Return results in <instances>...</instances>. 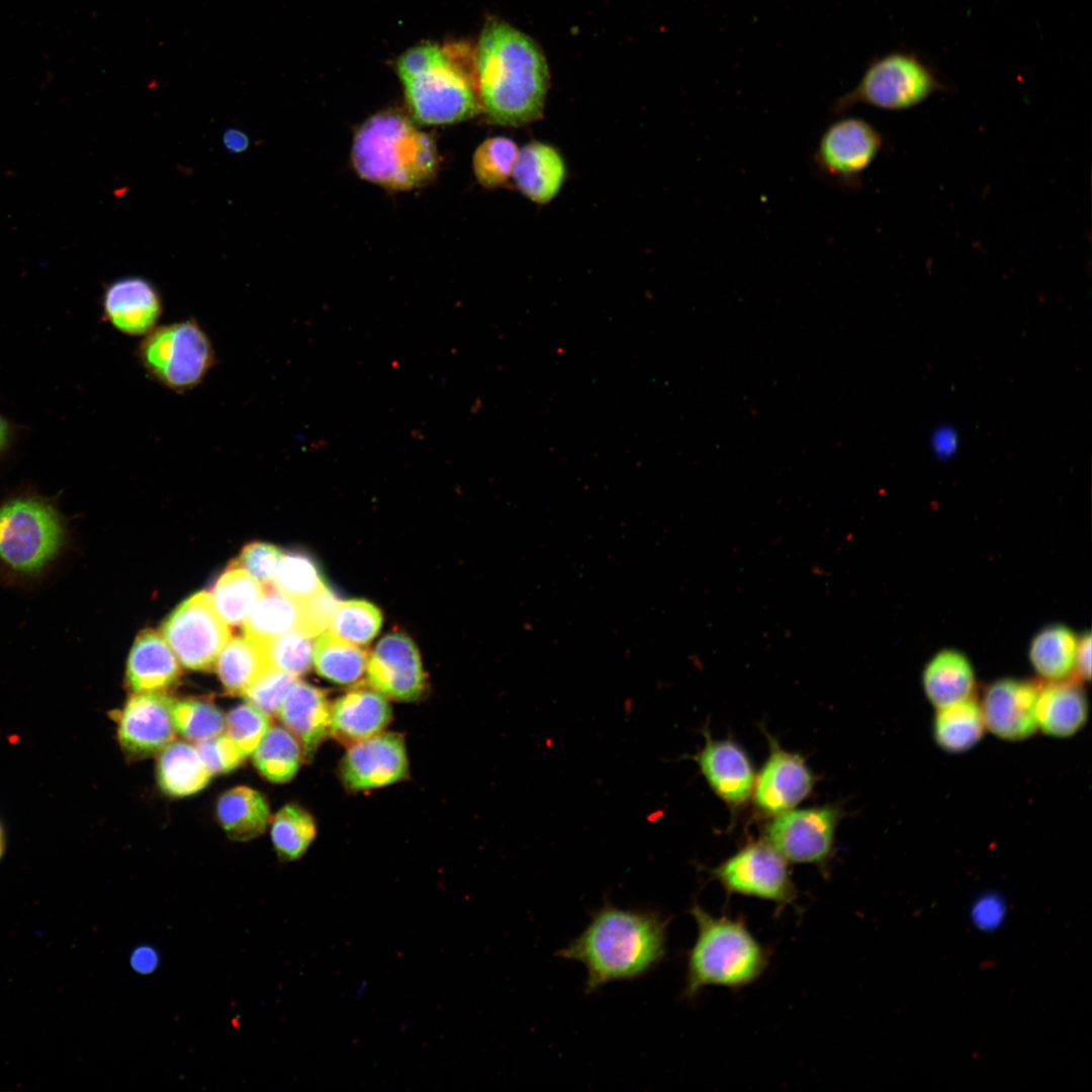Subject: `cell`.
Here are the masks:
<instances>
[{"mask_svg": "<svg viewBox=\"0 0 1092 1092\" xmlns=\"http://www.w3.org/2000/svg\"><path fill=\"white\" fill-rule=\"evenodd\" d=\"M669 917L652 909H623L605 900L581 933L557 956L581 963L585 992L632 981L655 970L667 953Z\"/></svg>", "mask_w": 1092, "mask_h": 1092, "instance_id": "cell-1", "label": "cell"}, {"mask_svg": "<svg viewBox=\"0 0 1092 1092\" xmlns=\"http://www.w3.org/2000/svg\"><path fill=\"white\" fill-rule=\"evenodd\" d=\"M476 87L488 118L520 126L538 119L548 88L546 61L525 33L499 21L485 25L475 54Z\"/></svg>", "mask_w": 1092, "mask_h": 1092, "instance_id": "cell-2", "label": "cell"}, {"mask_svg": "<svg viewBox=\"0 0 1092 1092\" xmlns=\"http://www.w3.org/2000/svg\"><path fill=\"white\" fill-rule=\"evenodd\" d=\"M690 914L697 935L686 956L682 997L694 1001L711 986L741 989L757 981L769 964V950L740 917L713 915L694 902Z\"/></svg>", "mask_w": 1092, "mask_h": 1092, "instance_id": "cell-3", "label": "cell"}, {"mask_svg": "<svg viewBox=\"0 0 1092 1092\" xmlns=\"http://www.w3.org/2000/svg\"><path fill=\"white\" fill-rule=\"evenodd\" d=\"M351 159L361 178L392 190L423 185L438 166L431 136L407 116L390 110L376 113L360 125Z\"/></svg>", "mask_w": 1092, "mask_h": 1092, "instance_id": "cell-4", "label": "cell"}, {"mask_svg": "<svg viewBox=\"0 0 1092 1092\" xmlns=\"http://www.w3.org/2000/svg\"><path fill=\"white\" fill-rule=\"evenodd\" d=\"M464 51L424 43L406 51L397 60L405 98L419 123H454L478 112L477 93L463 61Z\"/></svg>", "mask_w": 1092, "mask_h": 1092, "instance_id": "cell-5", "label": "cell"}, {"mask_svg": "<svg viewBox=\"0 0 1092 1092\" xmlns=\"http://www.w3.org/2000/svg\"><path fill=\"white\" fill-rule=\"evenodd\" d=\"M68 527L57 504L36 493L0 503V578L8 583L39 579L68 542Z\"/></svg>", "mask_w": 1092, "mask_h": 1092, "instance_id": "cell-6", "label": "cell"}, {"mask_svg": "<svg viewBox=\"0 0 1092 1092\" xmlns=\"http://www.w3.org/2000/svg\"><path fill=\"white\" fill-rule=\"evenodd\" d=\"M947 89L937 70L922 57L893 51L872 59L858 83L833 101L830 114L844 115L856 105L903 111Z\"/></svg>", "mask_w": 1092, "mask_h": 1092, "instance_id": "cell-7", "label": "cell"}, {"mask_svg": "<svg viewBox=\"0 0 1092 1092\" xmlns=\"http://www.w3.org/2000/svg\"><path fill=\"white\" fill-rule=\"evenodd\" d=\"M138 358L155 380L177 392L199 384L215 363L211 342L193 318L154 328L140 343Z\"/></svg>", "mask_w": 1092, "mask_h": 1092, "instance_id": "cell-8", "label": "cell"}, {"mask_svg": "<svg viewBox=\"0 0 1092 1092\" xmlns=\"http://www.w3.org/2000/svg\"><path fill=\"white\" fill-rule=\"evenodd\" d=\"M884 138L878 128L857 116L840 115L821 133L812 154L818 177L842 191H856L862 174L881 154Z\"/></svg>", "mask_w": 1092, "mask_h": 1092, "instance_id": "cell-9", "label": "cell"}, {"mask_svg": "<svg viewBox=\"0 0 1092 1092\" xmlns=\"http://www.w3.org/2000/svg\"><path fill=\"white\" fill-rule=\"evenodd\" d=\"M711 873L728 895L754 897L779 908L797 899L788 860L766 841L748 843Z\"/></svg>", "mask_w": 1092, "mask_h": 1092, "instance_id": "cell-10", "label": "cell"}, {"mask_svg": "<svg viewBox=\"0 0 1092 1092\" xmlns=\"http://www.w3.org/2000/svg\"><path fill=\"white\" fill-rule=\"evenodd\" d=\"M162 633L180 662L195 670L210 669L231 639L230 627L206 592L182 602L164 621Z\"/></svg>", "mask_w": 1092, "mask_h": 1092, "instance_id": "cell-11", "label": "cell"}, {"mask_svg": "<svg viewBox=\"0 0 1092 1092\" xmlns=\"http://www.w3.org/2000/svg\"><path fill=\"white\" fill-rule=\"evenodd\" d=\"M766 842L786 860L824 864L830 856L840 811L833 806L789 810L775 816Z\"/></svg>", "mask_w": 1092, "mask_h": 1092, "instance_id": "cell-12", "label": "cell"}, {"mask_svg": "<svg viewBox=\"0 0 1092 1092\" xmlns=\"http://www.w3.org/2000/svg\"><path fill=\"white\" fill-rule=\"evenodd\" d=\"M407 775L403 738L392 732H379L350 744L340 763V779L351 792L389 786Z\"/></svg>", "mask_w": 1092, "mask_h": 1092, "instance_id": "cell-13", "label": "cell"}, {"mask_svg": "<svg viewBox=\"0 0 1092 1092\" xmlns=\"http://www.w3.org/2000/svg\"><path fill=\"white\" fill-rule=\"evenodd\" d=\"M174 701L158 691L136 693L128 699L119 714L117 729L125 753L132 758L150 757L174 740Z\"/></svg>", "mask_w": 1092, "mask_h": 1092, "instance_id": "cell-14", "label": "cell"}, {"mask_svg": "<svg viewBox=\"0 0 1092 1092\" xmlns=\"http://www.w3.org/2000/svg\"><path fill=\"white\" fill-rule=\"evenodd\" d=\"M366 672L370 687L395 701H416L425 690L419 651L400 632L390 633L377 643L368 657Z\"/></svg>", "mask_w": 1092, "mask_h": 1092, "instance_id": "cell-15", "label": "cell"}, {"mask_svg": "<svg viewBox=\"0 0 1092 1092\" xmlns=\"http://www.w3.org/2000/svg\"><path fill=\"white\" fill-rule=\"evenodd\" d=\"M1035 681L1004 677L991 682L980 703L986 729L1007 741L1024 740L1037 729Z\"/></svg>", "mask_w": 1092, "mask_h": 1092, "instance_id": "cell-16", "label": "cell"}, {"mask_svg": "<svg viewBox=\"0 0 1092 1092\" xmlns=\"http://www.w3.org/2000/svg\"><path fill=\"white\" fill-rule=\"evenodd\" d=\"M815 778L805 760L796 753L784 750L769 738V755L753 786L756 808L768 816H777L796 807L811 793Z\"/></svg>", "mask_w": 1092, "mask_h": 1092, "instance_id": "cell-17", "label": "cell"}, {"mask_svg": "<svg viewBox=\"0 0 1092 1092\" xmlns=\"http://www.w3.org/2000/svg\"><path fill=\"white\" fill-rule=\"evenodd\" d=\"M705 744L695 759L712 791L731 807L744 805L752 795L755 775L746 752L730 739L715 740L704 732Z\"/></svg>", "mask_w": 1092, "mask_h": 1092, "instance_id": "cell-18", "label": "cell"}, {"mask_svg": "<svg viewBox=\"0 0 1092 1092\" xmlns=\"http://www.w3.org/2000/svg\"><path fill=\"white\" fill-rule=\"evenodd\" d=\"M103 309L106 321L116 330L141 336L155 328L163 304L153 283L143 277L130 276L119 278L106 287Z\"/></svg>", "mask_w": 1092, "mask_h": 1092, "instance_id": "cell-19", "label": "cell"}, {"mask_svg": "<svg viewBox=\"0 0 1092 1092\" xmlns=\"http://www.w3.org/2000/svg\"><path fill=\"white\" fill-rule=\"evenodd\" d=\"M391 716L384 695L372 687H358L331 705L330 735L350 745L382 732Z\"/></svg>", "mask_w": 1092, "mask_h": 1092, "instance_id": "cell-20", "label": "cell"}, {"mask_svg": "<svg viewBox=\"0 0 1092 1092\" xmlns=\"http://www.w3.org/2000/svg\"><path fill=\"white\" fill-rule=\"evenodd\" d=\"M330 714L326 693L297 679L282 700L277 716L300 743L303 758L311 759L330 735Z\"/></svg>", "mask_w": 1092, "mask_h": 1092, "instance_id": "cell-21", "label": "cell"}, {"mask_svg": "<svg viewBox=\"0 0 1092 1092\" xmlns=\"http://www.w3.org/2000/svg\"><path fill=\"white\" fill-rule=\"evenodd\" d=\"M1035 713L1037 728L1044 734L1068 738L1085 726L1089 714L1088 699L1076 679L1049 680L1039 686Z\"/></svg>", "mask_w": 1092, "mask_h": 1092, "instance_id": "cell-22", "label": "cell"}, {"mask_svg": "<svg viewBox=\"0 0 1092 1092\" xmlns=\"http://www.w3.org/2000/svg\"><path fill=\"white\" fill-rule=\"evenodd\" d=\"M566 167L560 153L551 145L531 142L519 150L512 177L522 194L544 204L560 191Z\"/></svg>", "mask_w": 1092, "mask_h": 1092, "instance_id": "cell-23", "label": "cell"}, {"mask_svg": "<svg viewBox=\"0 0 1092 1092\" xmlns=\"http://www.w3.org/2000/svg\"><path fill=\"white\" fill-rule=\"evenodd\" d=\"M180 666L168 642L160 633L143 631L135 639L127 661L126 680L135 693L156 692L173 685Z\"/></svg>", "mask_w": 1092, "mask_h": 1092, "instance_id": "cell-24", "label": "cell"}, {"mask_svg": "<svg viewBox=\"0 0 1092 1092\" xmlns=\"http://www.w3.org/2000/svg\"><path fill=\"white\" fill-rule=\"evenodd\" d=\"M922 688L935 709L969 699L976 688L973 664L959 650H940L923 668Z\"/></svg>", "mask_w": 1092, "mask_h": 1092, "instance_id": "cell-25", "label": "cell"}, {"mask_svg": "<svg viewBox=\"0 0 1092 1092\" xmlns=\"http://www.w3.org/2000/svg\"><path fill=\"white\" fill-rule=\"evenodd\" d=\"M216 815L226 834L239 841L257 837L270 821V809L264 796L244 786L233 788L219 797Z\"/></svg>", "mask_w": 1092, "mask_h": 1092, "instance_id": "cell-26", "label": "cell"}, {"mask_svg": "<svg viewBox=\"0 0 1092 1092\" xmlns=\"http://www.w3.org/2000/svg\"><path fill=\"white\" fill-rule=\"evenodd\" d=\"M932 735L937 746L948 753H963L977 745L986 726L980 703L972 697L936 709Z\"/></svg>", "mask_w": 1092, "mask_h": 1092, "instance_id": "cell-27", "label": "cell"}, {"mask_svg": "<svg viewBox=\"0 0 1092 1092\" xmlns=\"http://www.w3.org/2000/svg\"><path fill=\"white\" fill-rule=\"evenodd\" d=\"M243 625L245 636L260 645L292 630L304 632L301 602L282 595L273 585L269 586Z\"/></svg>", "mask_w": 1092, "mask_h": 1092, "instance_id": "cell-28", "label": "cell"}, {"mask_svg": "<svg viewBox=\"0 0 1092 1092\" xmlns=\"http://www.w3.org/2000/svg\"><path fill=\"white\" fill-rule=\"evenodd\" d=\"M210 777L196 746L172 741L161 751L157 779L165 793L175 797L195 794L207 785Z\"/></svg>", "mask_w": 1092, "mask_h": 1092, "instance_id": "cell-29", "label": "cell"}, {"mask_svg": "<svg viewBox=\"0 0 1092 1092\" xmlns=\"http://www.w3.org/2000/svg\"><path fill=\"white\" fill-rule=\"evenodd\" d=\"M214 665L226 693L242 696L272 666L263 646L246 636L230 639L219 652Z\"/></svg>", "mask_w": 1092, "mask_h": 1092, "instance_id": "cell-30", "label": "cell"}, {"mask_svg": "<svg viewBox=\"0 0 1092 1092\" xmlns=\"http://www.w3.org/2000/svg\"><path fill=\"white\" fill-rule=\"evenodd\" d=\"M1078 637L1067 626L1054 624L1032 638L1028 658L1033 669L1044 679L1067 678L1074 671Z\"/></svg>", "mask_w": 1092, "mask_h": 1092, "instance_id": "cell-31", "label": "cell"}, {"mask_svg": "<svg viewBox=\"0 0 1092 1092\" xmlns=\"http://www.w3.org/2000/svg\"><path fill=\"white\" fill-rule=\"evenodd\" d=\"M367 650L332 632H322L313 645L312 663L323 677L337 684L356 682L366 670Z\"/></svg>", "mask_w": 1092, "mask_h": 1092, "instance_id": "cell-32", "label": "cell"}, {"mask_svg": "<svg viewBox=\"0 0 1092 1092\" xmlns=\"http://www.w3.org/2000/svg\"><path fill=\"white\" fill-rule=\"evenodd\" d=\"M266 588L245 569L231 563L215 582L210 596L221 619L228 625L239 626Z\"/></svg>", "mask_w": 1092, "mask_h": 1092, "instance_id": "cell-33", "label": "cell"}, {"mask_svg": "<svg viewBox=\"0 0 1092 1092\" xmlns=\"http://www.w3.org/2000/svg\"><path fill=\"white\" fill-rule=\"evenodd\" d=\"M253 762L259 772L272 783L290 781L297 772L303 757L296 737L285 727L270 726L254 749Z\"/></svg>", "mask_w": 1092, "mask_h": 1092, "instance_id": "cell-34", "label": "cell"}, {"mask_svg": "<svg viewBox=\"0 0 1092 1092\" xmlns=\"http://www.w3.org/2000/svg\"><path fill=\"white\" fill-rule=\"evenodd\" d=\"M312 816L296 804H287L274 817L271 837L280 859L300 858L315 836Z\"/></svg>", "mask_w": 1092, "mask_h": 1092, "instance_id": "cell-35", "label": "cell"}, {"mask_svg": "<svg viewBox=\"0 0 1092 1092\" xmlns=\"http://www.w3.org/2000/svg\"><path fill=\"white\" fill-rule=\"evenodd\" d=\"M273 586L282 595L297 602L305 601L328 589L315 562L302 552L281 554Z\"/></svg>", "mask_w": 1092, "mask_h": 1092, "instance_id": "cell-36", "label": "cell"}, {"mask_svg": "<svg viewBox=\"0 0 1092 1092\" xmlns=\"http://www.w3.org/2000/svg\"><path fill=\"white\" fill-rule=\"evenodd\" d=\"M382 623L380 611L362 600L339 602L329 624V631L356 645L373 639Z\"/></svg>", "mask_w": 1092, "mask_h": 1092, "instance_id": "cell-37", "label": "cell"}, {"mask_svg": "<svg viewBox=\"0 0 1092 1092\" xmlns=\"http://www.w3.org/2000/svg\"><path fill=\"white\" fill-rule=\"evenodd\" d=\"M519 153L516 143L507 136L484 140L475 150L472 166L476 180L487 188L506 184L512 177Z\"/></svg>", "mask_w": 1092, "mask_h": 1092, "instance_id": "cell-38", "label": "cell"}, {"mask_svg": "<svg viewBox=\"0 0 1092 1092\" xmlns=\"http://www.w3.org/2000/svg\"><path fill=\"white\" fill-rule=\"evenodd\" d=\"M172 717L176 732L196 743L216 737L223 732L222 713L209 701L175 700Z\"/></svg>", "mask_w": 1092, "mask_h": 1092, "instance_id": "cell-39", "label": "cell"}, {"mask_svg": "<svg viewBox=\"0 0 1092 1092\" xmlns=\"http://www.w3.org/2000/svg\"><path fill=\"white\" fill-rule=\"evenodd\" d=\"M313 637L292 630L262 644L269 663L296 676L305 673L312 663Z\"/></svg>", "mask_w": 1092, "mask_h": 1092, "instance_id": "cell-40", "label": "cell"}, {"mask_svg": "<svg viewBox=\"0 0 1092 1092\" xmlns=\"http://www.w3.org/2000/svg\"><path fill=\"white\" fill-rule=\"evenodd\" d=\"M226 735L246 757L257 747L271 726V717L250 703L240 705L225 717Z\"/></svg>", "mask_w": 1092, "mask_h": 1092, "instance_id": "cell-41", "label": "cell"}, {"mask_svg": "<svg viewBox=\"0 0 1092 1092\" xmlns=\"http://www.w3.org/2000/svg\"><path fill=\"white\" fill-rule=\"evenodd\" d=\"M298 676L276 667L266 669L244 693L248 703L270 717L277 715L280 704Z\"/></svg>", "mask_w": 1092, "mask_h": 1092, "instance_id": "cell-42", "label": "cell"}, {"mask_svg": "<svg viewBox=\"0 0 1092 1092\" xmlns=\"http://www.w3.org/2000/svg\"><path fill=\"white\" fill-rule=\"evenodd\" d=\"M282 552L274 545L254 542L246 545L232 564L245 569L264 586H272Z\"/></svg>", "mask_w": 1092, "mask_h": 1092, "instance_id": "cell-43", "label": "cell"}, {"mask_svg": "<svg viewBox=\"0 0 1092 1092\" xmlns=\"http://www.w3.org/2000/svg\"><path fill=\"white\" fill-rule=\"evenodd\" d=\"M196 748L211 776L236 768L245 758L226 734L198 742Z\"/></svg>", "mask_w": 1092, "mask_h": 1092, "instance_id": "cell-44", "label": "cell"}, {"mask_svg": "<svg viewBox=\"0 0 1092 1092\" xmlns=\"http://www.w3.org/2000/svg\"><path fill=\"white\" fill-rule=\"evenodd\" d=\"M1007 905L997 893L986 892L981 894L973 903L970 910L971 922L981 931H994L1005 920Z\"/></svg>", "mask_w": 1092, "mask_h": 1092, "instance_id": "cell-45", "label": "cell"}, {"mask_svg": "<svg viewBox=\"0 0 1092 1092\" xmlns=\"http://www.w3.org/2000/svg\"><path fill=\"white\" fill-rule=\"evenodd\" d=\"M128 961L129 967L134 973L142 976H148L158 970L161 964V957L154 945L142 943L131 949Z\"/></svg>", "mask_w": 1092, "mask_h": 1092, "instance_id": "cell-46", "label": "cell"}, {"mask_svg": "<svg viewBox=\"0 0 1092 1092\" xmlns=\"http://www.w3.org/2000/svg\"><path fill=\"white\" fill-rule=\"evenodd\" d=\"M1074 671L1079 679L1089 680L1091 676V634L1084 633L1078 637L1075 653Z\"/></svg>", "mask_w": 1092, "mask_h": 1092, "instance_id": "cell-47", "label": "cell"}, {"mask_svg": "<svg viewBox=\"0 0 1092 1092\" xmlns=\"http://www.w3.org/2000/svg\"><path fill=\"white\" fill-rule=\"evenodd\" d=\"M931 445L937 455L948 457L957 450L958 436L952 428L940 427L932 434Z\"/></svg>", "mask_w": 1092, "mask_h": 1092, "instance_id": "cell-48", "label": "cell"}, {"mask_svg": "<svg viewBox=\"0 0 1092 1092\" xmlns=\"http://www.w3.org/2000/svg\"><path fill=\"white\" fill-rule=\"evenodd\" d=\"M222 142L228 151L242 153L249 147L248 135L237 128H230L223 132Z\"/></svg>", "mask_w": 1092, "mask_h": 1092, "instance_id": "cell-49", "label": "cell"}, {"mask_svg": "<svg viewBox=\"0 0 1092 1092\" xmlns=\"http://www.w3.org/2000/svg\"><path fill=\"white\" fill-rule=\"evenodd\" d=\"M10 431L9 423L0 415V453L7 447Z\"/></svg>", "mask_w": 1092, "mask_h": 1092, "instance_id": "cell-50", "label": "cell"}, {"mask_svg": "<svg viewBox=\"0 0 1092 1092\" xmlns=\"http://www.w3.org/2000/svg\"><path fill=\"white\" fill-rule=\"evenodd\" d=\"M4 848H5L4 831H3V828H2V826L0 824V859H1L2 855H3Z\"/></svg>", "mask_w": 1092, "mask_h": 1092, "instance_id": "cell-51", "label": "cell"}]
</instances>
